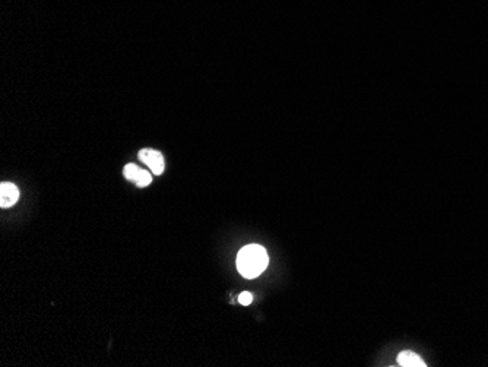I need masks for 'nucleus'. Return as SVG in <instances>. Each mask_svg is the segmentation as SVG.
Here are the masks:
<instances>
[{"mask_svg":"<svg viewBox=\"0 0 488 367\" xmlns=\"http://www.w3.org/2000/svg\"><path fill=\"white\" fill-rule=\"evenodd\" d=\"M268 262V253L259 244H248L237 255V269L246 278H256L262 274Z\"/></svg>","mask_w":488,"mask_h":367,"instance_id":"f257e3e1","label":"nucleus"},{"mask_svg":"<svg viewBox=\"0 0 488 367\" xmlns=\"http://www.w3.org/2000/svg\"><path fill=\"white\" fill-rule=\"evenodd\" d=\"M139 158L142 163H145L155 176L162 175V171H164V157H162L161 153L155 149H142L139 153Z\"/></svg>","mask_w":488,"mask_h":367,"instance_id":"f03ea898","label":"nucleus"},{"mask_svg":"<svg viewBox=\"0 0 488 367\" xmlns=\"http://www.w3.org/2000/svg\"><path fill=\"white\" fill-rule=\"evenodd\" d=\"M123 175L127 180H132L133 183H136L139 188H145L149 185L151 181H153V177H151L148 171L138 168V166H135V164H127L123 170Z\"/></svg>","mask_w":488,"mask_h":367,"instance_id":"7ed1b4c3","label":"nucleus"},{"mask_svg":"<svg viewBox=\"0 0 488 367\" xmlns=\"http://www.w3.org/2000/svg\"><path fill=\"white\" fill-rule=\"evenodd\" d=\"M19 198V190L14 183H2L0 185V207L8 208L16 203Z\"/></svg>","mask_w":488,"mask_h":367,"instance_id":"20e7f679","label":"nucleus"},{"mask_svg":"<svg viewBox=\"0 0 488 367\" xmlns=\"http://www.w3.org/2000/svg\"><path fill=\"white\" fill-rule=\"evenodd\" d=\"M398 364L404 367H426L424 360L412 351H402L398 355Z\"/></svg>","mask_w":488,"mask_h":367,"instance_id":"39448f33","label":"nucleus"},{"mask_svg":"<svg viewBox=\"0 0 488 367\" xmlns=\"http://www.w3.org/2000/svg\"><path fill=\"white\" fill-rule=\"evenodd\" d=\"M238 301H240L243 306H248L253 301V296L251 293H242L240 297H238Z\"/></svg>","mask_w":488,"mask_h":367,"instance_id":"423d86ee","label":"nucleus"}]
</instances>
